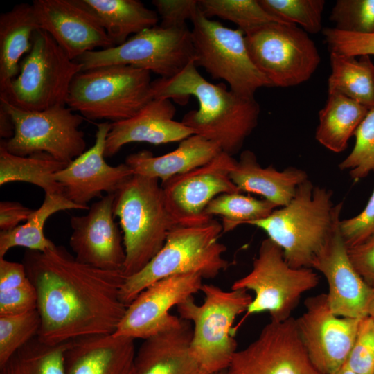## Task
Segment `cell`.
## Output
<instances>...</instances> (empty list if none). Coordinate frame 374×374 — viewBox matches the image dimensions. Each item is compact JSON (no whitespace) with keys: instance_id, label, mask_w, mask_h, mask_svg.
Segmentation results:
<instances>
[{"instance_id":"obj_1","label":"cell","mask_w":374,"mask_h":374,"mask_svg":"<svg viewBox=\"0 0 374 374\" xmlns=\"http://www.w3.org/2000/svg\"><path fill=\"white\" fill-rule=\"evenodd\" d=\"M22 263L37 292L41 341L57 345L116 332L127 307L120 298L122 271L84 264L61 245L26 249Z\"/></svg>"},{"instance_id":"obj_2","label":"cell","mask_w":374,"mask_h":374,"mask_svg":"<svg viewBox=\"0 0 374 374\" xmlns=\"http://www.w3.org/2000/svg\"><path fill=\"white\" fill-rule=\"evenodd\" d=\"M152 91L154 98H173L179 103L194 96L198 109L185 114L181 122L231 156L240 151L258 125L260 108L254 96H243L222 83L208 82L194 60L172 78L153 80Z\"/></svg>"},{"instance_id":"obj_3","label":"cell","mask_w":374,"mask_h":374,"mask_svg":"<svg viewBox=\"0 0 374 374\" xmlns=\"http://www.w3.org/2000/svg\"><path fill=\"white\" fill-rule=\"evenodd\" d=\"M332 192L308 179L296 188L290 202L266 218L248 224L263 230L283 251L294 268H311L338 220L343 204L334 206Z\"/></svg>"},{"instance_id":"obj_4","label":"cell","mask_w":374,"mask_h":374,"mask_svg":"<svg viewBox=\"0 0 374 374\" xmlns=\"http://www.w3.org/2000/svg\"><path fill=\"white\" fill-rule=\"evenodd\" d=\"M222 224L213 218L195 225L177 224L154 257L139 272L126 277L120 298L128 305L142 291L164 278L198 274L214 278L229 266L223 255L226 251L219 242Z\"/></svg>"},{"instance_id":"obj_5","label":"cell","mask_w":374,"mask_h":374,"mask_svg":"<svg viewBox=\"0 0 374 374\" xmlns=\"http://www.w3.org/2000/svg\"><path fill=\"white\" fill-rule=\"evenodd\" d=\"M114 215L123 233L125 277L141 271L154 257L178 224L167 206L159 180L138 175L115 193Z\"/></svg>"},{"instance_id":"obj_6","label":"cell","mask_w":374,"mask_h":374,"mask_svg":"<svg viewBox=\"0 0 374 374\" xmlns=\"http://www.w3.org/2000/svg\"><path fill=\"white\" fill-rule=\"evenodd\" d=\"M150 72L127 65H109L78 73L66 106L89 120L127 119L153 99Z\"/></svg>"},{"instance_id":"obj_7","label":"cell","mask_w":374,"mask_h":374,"mask_svg":"<svg viewBox=\"0 0 374 374\" xmlns=\"http://www.w3.org/2000/svg\"><path fill=\"white\" fill-rule=\"evenodd\" d=\"M204 302L193 296L177 306L179 317L192 322L190 349L208 373L226 370L237 352L233 324L245 312L253 299L245 290L225 291L214 285L203 284Z\"/></svg>"},{"instance_id":"obj_8","label":"cell","mask_w":374,"mask_h":374,"mask_svg":"<svg viewBox=\"0 0 374 374\" xmlns=\"http://www.w3.org/2000/svg\"><path fill=\"white\" fill-rule=\"evenodd\" d=\"M82 70L80 64L71 60L39 28L33 35L31 49L20 62L17 75L0 97L26 111L66 105L71 82Z\"/></svg>"},{"instance_id":"obj_9","label":"cell","mask_w":374,"mask_h":374,"mask_svg":"<svg viewBox=\"0 0 374 374\" xmlns=\"http://www.w3.org/2000/svg\"><path fill=\"white\" fill-rule=\"evenodd\" d=\"M319 281L312 268L291 267L278 244L268 238L263 240L250 272L231 285V290L255 293L240 324L249 316L262 312H269L271 321H286L303 294L317 286Z\"/></svg>"},{"instance_id":"obj_10","label":"cell","mask_w":374,"mask_h":374,"mask_svg":"<svg viewBox=\"0 0 374 374\" xmlns=\"http://www.w3.org/2000/svg\"><path fill=\"white\" fill-rule=\"evenodd\" d=\"M191 22L197 67L204 68L213 79L225 81L232 91L243 96H254L258 89L273 87L253 62L243 31L206 17L199 8Z\"/></svg>"},{"instance_id":"obj_11","label":"cell","mask_w":374,"mask_h":374,"mask_svg":"<svg viewBox=\"0 0 374 374\" xmlns=\"http://www.w3.org/2000/svg\"><path fill=\"white\" fill-rule=\"evenodd\" d=\"M195 59L191 30L164 28L145 29L124 43L106 49L85 53L75 62L85 71L109 65H127L170 78Z\"/></svg>"},{"instance_id":"obj_12","label":"cell","mask_w":374,"mask_h":374,"mask_svg":"<svg viewBox=\"0 0 374 374\" xmlns=\"http://www.w3.org/2000/svg\"><path fill=\"white\" fill-rule=\"evenodd\" d=\"M0 106L10 114L14 125L13 136L1 141L9 152L19 156L44 152L69 164L85 151L84 135L80 130L84 118L68 106L26 111L3 97Z\"/></svg>"},{"instance_id":"obj_13","label":"cell","mask_w":374,"mask_h":374,"mask_svg":"<svg viewBox=\"0 0 374 374\" xmlns=\"http://www.w3.org/2000/svg\"><path fill=\"white\" fill-rule=\"evenodd\" d=\"M244 35L253 62L273 87H294L306 82L320 63L314 42L296 25L271 22Z\"/></svg>"},{"instance_id":"obj_14","label":"cell","mask_w":374,"mask_h":374,"mask_svg":"<svg viewBox=\"0 0 374 374\" xmlns=\"http://www.w3.org/2000/svg\"><path fill=\"white\" fill-rule=\"evenodd\" d=\"M227 374H322L301 342L296 319L270 321L246 348L237 350Z\"/></svg>"},{"instance_id":"obj_15","label":"cell","mask_w":374,"mask_h":374,"mask_svg":"<svg viewBox=\"0 0 374 374\" xmlns=\"http://www.w3.org/2000/svg\"><path fill=\"white\" fill-rule=\"evenodd\" d=\"M198 274L161 279L142 291L127 307L114 336L145 339L179 326L182 319L170 310L201 291Z\"/></svg>"},{"instance_id":"obj_16","label":"cell","mask_w":374,"mask_h":374,"mask_svg":"<svg viewBox=\"0 0 374 374\" xmlns=\"http://www.w3.org/2000/svg\"><path fill=\"white\" fill-rule=\"evenodd\" d=\"M305 307L296 319L301 342L321 373L334 374L348 359L361 319L334 314L326 293L308 297Z\"/></svg>"},{"instance_id":"obj_17","label":"cell","mask_w":374,"mask_h":374,"mask_svg":"<svg viewBox=\"0 0 374 374\" xmlns=\"http://www.w3.org/2000/svg\"><path fill=\"white\" fill-rule=\"evenodd\" d=\"M235 163L233 156L221 152L206 164L161 183L167 206L178 224L210 221L213 217L207 216L205 210L214 198L240 192L230 177Z\"/></svg>"},{"instance_id":"obj_18","label":"cell","mask_w":374,"mask_h":374,"mask_svg":"<svg viewBox=\"0 0 374 374\" xmlns=\"http://www.w3.org/2000/svg\"><path fill=\"white\" fill-rule=\"evenodd\" d=\"M114 198L115 194H107L86 215L71 217L69 245L75 258L84 264L123 271L125 252L122 232L114 221Z\"/></svg>"},{"instance_id":"obj_19","label":"cell","mask_w":374,"mask_h":374,"mask_svg":"<svg viewBox=\"0 0 374 374\" xmlns=\"http://www.w3.org/2000/svg\"><path fill=\"white\" fill-rule=\"evenodd\" d=\"M340 220L337 221L326 243L314 258L311 268L320 271L327 280L328 303L334 314L362 319L368 316L372 287L364 280L349 258L340 231Z\"/></svg>"},{"instance_id":"obj_20","label":"cell","mask_w":374,"mask_h":374,"mask_svg":"<svg viewBox=\"0 0 374 374\" xmlns=\"http://www.w3.org/2000/svg\"><path fill=\"white\" fill-rule=\"evenodd\" d=\"M111 123L96 125L94 144L53 176L63 188L64 195L73 202L87 206L93 199L103 197V193L115 194L132 175L125 163L109 165L105 158V143Z\"/></svg>"},{"instance_id":"obj_21","label":"cell","mask_w":374,"mask_h":374,"mask_svg":"<svg viewBox=\"0 0 374 374\" xmlns=\"http://www.w3.org/2000/svg\"><path fill=\"white\" fill-rule=\"evenodd\" d=\"M39 28L73 61L85 53L115 46L98 21L75 0H35Z\"/></svg>"},{"instance_id":"obj_22","label":"cell","mask_w":374,"mask_h":374,"mask_svg":"<svg viewBox=\"0 0 374 374\" xmlns=\"http://www.w3.org/2000/svg\"><path fill=\"white\" fill-rule=\"evenodd\" d=\"M176 108L169 98H153L132 117L112 123L107 134L105 157L115 155L131 143L161 145L181 141L195 134L181 121L174 120Z\"/></svg>"},{"instance_id":"obj_23","label":"cell","mask_w":374,"mask_h":374,"mask_svg":"<svg viewBox=\"0 0 374 374\" xmlns=\"http://www.w3.org/2000/svg\"><path fill=\"white\" fill-rule=\"evenodd\" d=\"M134 340L112 334L69 341L64 352L66 374H134Z\"/></svg>"},{"instance_id":"obj_24","label":"cell","mask_w":374,"mask_h":374,"mask_svg":"<svg viewBox=\"0 0 374 374\" xmlns=\"http://www.w3.org/2000/svg\"><path fill=\"white\" fill-rule=\"evenodd\" d=\"M192 334L190 322L182 319L177 327L144 339L134 374H208L190 351Z\"/></svg>"},{"instance_id":"obj_25","label":"cell","mask_w":374,"mask_h":374,"mask_svg":"<svg viewBox=\"0 0 374 374\" xmlns=\"http://www.w3.org/2000/svg\"><path fill=\"white\" fill-rule=\"evenodd\" d=\"M230 177L240 193L259 195L278 207L287 205L297 187L308 179L305 170L295 167L283 170L271 165L262 168L255 153L249 150L241 152Z\"/></svg>"},{"instance_id":"obj_26","label":"cell","mask_w":374,"mask_h":374,"mask_svg":"<svg viewBox=\"0 0 374 374\" xmlns=\"http://www.w3.org/2000/svg\"><path fill=\"white\" fill-rule=\"evenodd\" d=\"M221 152L215 143L193 134L180 141L177 148L170 152L154 156L150 151L142 150L128 155L125 163L133 175L157 179L162 183L206 164Z\"/></svg>"},{"instance_id":"obj_27","label":"cell","mask_w":374,"mask_h":374,"mask_svg":"<svg viewBox=\"0 0 374 374\" xmlns=\"http://www.w3.org/2000/svg\"><path fill=\"white\" fill-rule=\"evenodd\" d=\"M39 29L32 4L20 3L0 15V93L17 75L20 62L30 51Z\"/></svg>"},{"instance_id":"obj_28","label":"cell","mask_w":374,"mask_h":374,"mask_svg":"<svg viewBox=\"0 0 374 374\" xmlns=\"http://www.w3.org/2000/svg\"><path fill=\"white\" fill-rule=\"evenodd\" d=\"M105 30L115 46L131 36L158 25L159 17L138 0H75Z\"/></svg>"},{"instance_id":"obj_29","label":"cell","mask_w":374,"mask_h":374,"mask_svg":"<svg viewBox=\"0 0 374 374\" xmlns=\"http://www.w3.org/2000/svg\"><path fill=\"white\" fill-rule=\"evenodd\" d=\"M369 109L341 94L328 93L325 106L319 112L315 139L332 152L344 151Z\"/></svg>"},{"instance_id":"obj_30","label":"cell","mask_w":374,"mask_h":374,"mask_svg":"<svg viewBox=\"0 0 374 374\" xmlns=\"http://www.w3.org/2000/svg\"><path fill=\"white\" fill-rule=\"evenodd\" d=\"M68 164L51 155L35 153L19 156L9 152L0 143V186L15 181L27 182L42 188L45 194L64 195L62 186L53 176Z\"/></svg>"},{"instance_id":"obj_31","label":"cell","mask_w":374,"mask_h":374,"mask_svg":"<svg viewBox=\"0 0 374 374\" xmlns=\"http://www.w3.org/2000/svg\"><path fill=\"white\" fill-rule=\"evenodd\" d=\"M328 93H339L371 109L374 107V64L370 56L330 54Z\"/></svg>"},{"instance_id":"obj_32","label":"cell","mask_w":374,"mask_h":374,"mask_svg":"<svg viewBox=\"0 0 374 374\" xmlns=\"http://www.w3.org/2000/svg\"><path fill=\"white\" fill-rule=\"evenodd\" d=\"M88 206L77 204L64 195L45 194L42 205L34 211L24 224L15 229L0 231V258L12 247H22L29 250L45 251L55 244L44 233L47 220L57 212L71 209H89Z\"/></svg>"},{"instance_id":"obj_33","label":"cell","mask_w":374,"mask_h":374,"mask_svg":"<svg viewBox=\"0 0 374 374\" xmlns=\"http://www.w3.org/2000/svg\"><path fill=\"white\" fill-rule=\"evenodd\" d=\"M67 343L49 345L36 336L0 366V374H66Z\"/></svg>"},{"instance_id":"obj_34","label":"cell","mask_w":374,"mask_h":374,"mask_svg":"<svg viewBox=\"0 0 374 374\" xmlns=\"http://www.w3.org/2000/svg\"><path fill=\"white\" fill-rule=\"evenodd\" d=\"M278 208L266 199H258L240 192L223 193L207 206L205 214L222 218V233H227L242 224L266 218Z\"/></svg>"},{"instance_id":"obj_35","label":"cell","mask_w":374,"mask_h":374,"mask_svg":"<svg viewBox=\"0 0 374 374\" xmlns=\"http://www.w3.org/2000/svg\"><path fill=\"white\" fill-rule=\"evenodd\" d=\"M198 3L206 17L231 21L244 33L268 23H284L265 10L259 0H199Z\"/></svg>"},{"instance_id":"obj_36","label":"cell","mask_w":374,"mask_h":374,"mask_svg":"<svg viewBox=\"0 0 374 374\" xmlns=\"http://www.w3.org/2000/svg\"><path fill=\"white\" fill-rule=\"evenodd\" d=\"M269 14L284 23L299 24L306 33L322 30L324 0H259Z\"/></svg>"},{"instance_id":"obj_37","label":"cell","mask_w":374,"mask_h":374,"mask_svg":"<svg viewBox=\"0 0 374 374\" xmlns=\"http://www.w3.org/2000/svg\"><path fill=\"white\" fill-rule=\"evenodd\" d=\"M40 326L37 309L19 314L0 316V366L37 336Z\"/></svg>"},{"instance_id":"obj_38","label":"cell","mask_w":374,"mask_h":374,"mask_svg":"<svg viewBox=\"0 0 374 374\" xmlns=\"http://www.w3.org/2000/svg\"><path fill=\"white\" fill-rule=\"evenodd\" d=\"M355 143L350 153L339 164L359 180L374 171V107L371 108L356 129Z\"/></svg>"},{"instance_id":"obj_39","label":"cell","mask_w":374,"mask_h":374,"mask_svg":"<svg viewBox=\"0 0 374 374\" xmlns=\"http://www.w3.org/2000/svg\"><path fill=\"white\" fill-rule=\"evenodd\" d=\"M329 19L341 31L374 34V0H337Z\"/></svg>"},{"instance_id":"obj_40","label":"cell","mask_w":374,"mask_h":374,"mask_svg":"<svg viewBox=\"0 0 374 374\" xmlns=\"http://www.w3.org/2000/svg\"><path fill=\"white\" fill-rule=\"evenodd\" d=\"M346 363L358 374H374V321L369 316L360 319Z\"/></svg>"},{"instance_id":"obj_41","label":"cell","mask_w":374,"mask_h":374,"mask_svg":"<svg viewBox=\"0 0 374 374\" xmlns=\"http://www.w3.org/2000/svg\"><path fill=\"white\" fill-rule=\"evenodd\" d=\"M330 53L348 56L374 55V34H360L339 30L335 28L323 30Z\"/></svg>"},{"instance_id":"obj_42","label":"cell","mask_w":374,"mask_h":374,"mask_svg":"<svg viewBox=\"0 0 374 374\" xmlns=\"http://www.w3.org/2000/svg\"><path fill=\"white\" fill-rule=\"evenodd\" d=\"M339 228L347 247L374 234V189L362 211L353 217L340 220Z\"/></svg>"},{"instance_id":"obj_43","label":"cell","mask_w":374,"mask_h":374,"mask_svg":"<svg viewBox=\"0 0 374 374\" xmlns=\"http://www.w3.org/2000/svg\"><path fill=\"white\" fill-rule=\"evenodd\" d=\"M152 3L164 28L187 26L186 21H192L199 8L197 0H153Z\"/></svg>"},{"instance_id":"obj_44","label":"cell","mask_w":374,"mask_h":374,"mask_svg":"<svg viewBox=\"0 0 374 374\" xmlns=\"http://www.w3.org/2000/svg\"><path fill=\"white\" fill-rule=\"evenodd\" d=\"M37 308V292L30 281L24 285L0 292V316L19 314Z\"/></svg>"},{"instance_id":"obj_45","label":"cell","mask_w":374,"mask_h":374,"mask_svg":"<svg viewBox=\"0 0 374 374\" xmlns=\"http://www.w3.org/2000/svg\"><path fill=\"white\" fill-rule=\"evenodd\" d=\"M348 254L364 280L370 287H374V234L363 242L348 247Z\"/></svg>"},{"instance_id":"obj_46","label":"cell","mask_w":374,"mask_h":374,"mask_svg":"<svg viewBox=\"0 0 374 374\" xmlns=\"http://www.w3.org/2000/svg\"><path fill=\"white\" fill-rule=\"evenodd\" d=\"M35 210L13 201L0 202V230L10 231L17 227L20 222H26Z\"/></svg>"},{"instance_id":"obj_47","label":"cell","mask_w":374,"mask_h":374,"mask_svg":"<svg viewBox=\"0 0 374 374\" xmlns=\"http://www.w3.org/2000/svg\"><path fill=\"white\" fill-rule=\"evenodd\" d=\"M30 281L23 263L0 258V292L24 285Z\"/></svg>"},{"instance_id":"obj_48","label":"cell","mask_w":374,"mask_h":374,"mask_svg":"<svg viewBox=\"0 0 374 374\" xmlns=\"http://www.w3.org/2000/svg\"><path fill=\"white\" fill-rule=\"evenodd\" d=\"M14 134V125L10 114L0 106V136L3 140L10 139Z\"/></svg>"},{"instance_id":"obj_49","label":"cell","mask_w":374,"mask_h":374,"mask_svg":"<svg viewBox=\"0 0 374 374\" xmlns=\"http://www.w3.org/2000/svg\"><path fill=\"white\" fill-rule=\"evenodd\" d=\"M368 316L374 321V287L371 289V293L368 305Z\"/></svg>"},{"instance_id":"obj_50","label":"cell","mask_w":374,"mask_h":374,"mask_svg":"<svg viewBox=\"0 0 374 374\" xmlns=\"http://www.w3.org/2000/svg\"><path fill=\"white\" fill-rule=\"evenodd\" d=\"M334 374H358L349 368L345 363L337 372Z\"/></svg>"},{"instance_id":"obj_51","label":"cell","mask_w":374,"mask_h":374,"mask_svg":"<svg viewBox=\"0 0 374 374\" xmlns=\"http://www.w3.org/2000/svg\"><path fill=\"white\" fill-rule=\"evenodd\" d=\"M210 374H227V373H226V370H223V371L215 372V373H210Z\"/></svg>"}]
</instances>
